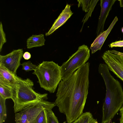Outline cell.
<instances>
[{"instance_id": "obj_30", "label": "cell", "mask_w": 123, "mask_h": 123, "mask_svg": "<svg viewBox=\"0 0 123 123\" xmlns=\"http://www.w3.org/2000/svg\"><path fill=\"white\" fill-rule=\"evenodd\" d=\"M94 119V118H93V119ZM92 119V121H91V123H93V119Z\"/></svg>"}, {"instance_id": "obj_2", "label": "cell", "mask_w": 123, "mask_h": 123, "mask_svg": "<svg viewBox=\"0 0 123 123\" xmlns=\"http://www.w3.org/2000/svg\"><path fill=\"white\" fill-rule=\"evenodd\" d=\"M98 70L106 87L101 123H105L112 120L123 105V90L119 82L111 74L106 64H100Z\"/></svg>"}, {"instance_id": "obj_19", "label": "cell", "mask_w": 123, "mask_h": 123, "mask_svg": "<svg viewBox=\"0 0 123 123\" xmlns=\"http://www.w3.org/2000/svg\"><path fill=\"white\" fill-rule=\"evenodd\" d=\"M21 65L22 67V69L26 72L32 70L34 71L37 67V66L33 64L29 61L23 62Z\"/></svg>"}, {"instance_id": "obj_4", "label": "cell", "mask_w": 123, "mask_h": 123, "mask_svg": "<svg viewBox=\"0 0 123 123\" xmlns=\"http://www.w3.org/2000/svg\"><path fill=\"white\" fill-rule=\"evenodd\" d=\"M32 74L36 76L40 86L50 93L55 92L62 79L60 66L53 61H43Z\"/></svg>"}, {"instance_id": "obj_6", "label": "cell", "mask_w": 123, "mask_h": 123, "mask_svg": "<svg viewBox=\"0 0 123 123\" xmlns=\"http://www.w3.org/2000/svg\"><path fill=\"white\" fill-rule=\"evenodd\" d=\"M51 110L47 106L41 104H36L28 106L15 113L16 123H36L39 114L44 109Z\"/></svg>"}, {"instance_id": "obj_17", "label": "cell", "mask_w": 123, "mask_h": 123, "mask_svg": "<svg viewBox=\"0 0 123 123\" xmlns=\"http://www.w3.org/2000/svg\"><path fill=\"white\" fill-rule=\"evenodd\" d=\"M6 100L0 96V123L5 122L6 118Z\"/></svg>"}, {"instance_id": "obj_28", "label": "cell", "mask_w": 123, "mask_h": 123, "mask_svg": "<svg viewBox=\"0 0 123 123\" xmlns=\"http://www.w3.org/2000/svg\"><path fill=\"white\" fill-rule=\"evenodd\" d=\"M105 123H115L114 122H112V120H111Z\"/></svg>"}, {"instance_id": "obj_13", "label": "cell", "mask_w": 123, "mask_h": 123, "mask_svg": "<svg viewBox=\"0 0 123 123\" xmlns=\"http://www.w3.org/2000/svg\"><path fill=\"white\" fill-rule=\"evenodd\" d=\"M98 0H78V7H82V10L85 12H87L86 15L82 22H83L82 30L83 25L88 20L89 17H91L92 13L93 11Z\"/></svg>"}, {"instance_id": "obj_21", "label": "cell", "mask_w": 123, "mask_h": 123, "mask_svg": "<svg viewBox=\"0 0 123 123\" xmlns=\"http://www.w3.org/2000/svg\"><path fill=\"white\" fill-rule=\"evenodd\" d=\"M0 52H1L3 45L6 42V34L4 31L1 22L0 23Z\"/></svg>"}, {"instance_id": "obj_18", "label": "cell", "mask_w": 123, "mask_h": 123, "mask_svg": "<svg viewBox=\"0 0 123 123\" xmlns=\"http://www.w3.org/2000/svg\"><path fill=\"white\" fill-rule=\"evenodd\" d=\"M36 123H48L47 110L46 108L43 109L38 116Z\"/></svg>"}, {"instance_id": "obj_25", "label": "cell", "mask_w": 123, "mask_h": 123, "mask_svg": "<svg viewBox=\"0 0 123 123\" xmlns=\"http://www.w3.org/2000/svg\"><path fill=\"white\" fill-rule=\"evenodd\" d=\"M110 52L123 56V53L115 50H108Z\"/></svg>"}, {"instance_id": "obj_5", "label": "cell", "mask_w": 123, "mask_h": 123, "mask_svg": "<svg viewBox=\"0 0 123 123\" xmlns=\"http://www.w3.org/2000/svg\"><path fill=\"white\" fill-rule=\"evenodd\" d=\"M90 51L87 46L83 45L80 46L77 50L62 64L60 66L62 80L68 79L76 69L86 64L90 58Z\"/></svg>"}, {"instance_id": "obj_7", "label": "cell", "mask_w": 123, "mask_h": 123, "mask_svg": "<svg viewBox=\"0 0 123 123\" xmlns=\"http://www.w3.org/2000/svg\"><path fill=\"white\" fill-rule=\"evenodd\" d=\"M23 54V49H18L14 50L5 55H0V65L16 75Z\"/></svg>"}, {"instance_id": "obj_11", "label": "cell", "mask_w": 123, "mask_h": 123, "mask_svg": "<svg viewBox=\"0 0 123 123\" xmlns=\"http://www.w3.org/2000/svg\"><path fill=\"white\" fill-rule=\"evenodd\" d=\"M118 20L116 16L113 19L108 29L98 36L90 48L92 54H93L98 50H100L105 41L109 34Z\"/></svg>"}, {"instance_id": "obj_1", "label": "cell", "mask_w": 123, "mask_h": 123, "mask_svg": "<svg viewBox=\"0 0 123 123\" xmlns=\"http://www.w3.org/2000/svg\"><path fill=\"white\" fill-rule=\"evenodd\" d=\"M90 63L76 70L67 80H61L55 103L60 112L66 116L67 123H72L83 113L88 93Z\"/></svg>"}, {"instance_id": "obj_22", "label": "cell", "mask_w": 123, "mask_h": 123, "mask_svg": "<svg viewBox=\"0 0 123 123\" xmlns=\"http://www.w3.org/2000/svg\"><path fill=\"white\" fill-rule=\"evenodd\" d=\"M110 47H123V40L116 41L111 43L109 45Z\"/></svg>"}, {"instance_id": "obj_24", "label": "cell", "mask_w": 123, "mask_h": 123, "mask_svg": "<svg viewBox=\"0 0 123 123\" xmlns=\"http://www.w3.org/2000/svg\"><path fill=\"white\" fill-rule=\"evenodd\" d=\"M121 115L120 119V123H123V105L119 110Z\"/></svg>"}, {"instance_id": "obj_27", "label": "cell", "mask_w": 123, "mask_h": 123, "mask_svg": "<svg viewBox=\"0 0 123 123\" xmlns=\"http://www.w3.org/2000/svg\"><path fill=\"white\" fill-rule=\"evenodd\" d=\"M93 123H98L97 119L94 118L93 120Z\"/></svg>"}, {"instance_id": "obj_23", "label": "cell", "mask_w": 123, "mask_h": 123, "mask_svg": "<svg viewBox=\"0 0 123 123\" xmlns=\"http://www.w3.org/2000/svg\"><path fill=\"white\" fill-rule=\"evenodd\" d=\"M23 57L25 59L28 60L31 58V55L29 52H26L24 53Z\"/></svg>"}, {"instance_id": "obj_29", "label": "cell", "mask_w": 123, "mask_h": 123, "mask_svg": "<svg viewBox=\"0 0 123 123\" xmlns=\"http://www.w3.org/2000/svg\"><path fill=\"white\" fill-rule=\"evenodd\" d=\"M122 31L123 33V27L122 29Z\"/></svg>"}, {"instance_id": "obj_10", "label": "cell", "mask_w": 123, "mask_h": 123, "mask_svg": "<svg viewBox=\"0 0 123 123\" xmlns=\"http://www.w3.org/2000/svg\"><path fill=\"white\" fill-rule=\"evenodd\" d=\"M71 6L67 4L64 9L62 10L58 18L54 22L52 26L45 36L50 35L56 30L64 24L73 13L71 10Z\"/></svg>"}, {"instance_id": "obj_12", "label": "cell", "mask_w": 123, "mask_h": 123, "mask_svg": "<svg viewBox=\"0 0 123 123\" xmlns=\"http://www.w3.org/2000/svg\"><path fill=\"white\" fill-rule=\"evenodd\" d=\"M17 76L0 65V84L11 87L16 83Z\"/></svg>"}, {"instance_id": "obj_26", "label": "cell", "mask_w": 123, "mask_h": 123, "mask_svg": "<svg viewBox=\"0 0 123 123\" xmlns=\"http://www.w3.org/2000/svg\"><path fill=\"white\" fill-rule=\"evenodd\" d=\"M119 1L120 6L121 7H123V0H118Z\"/></svg>"}, {"instance_id": "obj_16", "label": "cell", "mask_w": 123, "mask_h": 123, "mask_svg": "<svg viewBox=\"0 0 123 123\" xmlns=\"http://www.w3.org/2000/svg\"><path fill=\"white\" fill-rule=\"evenodd\" d=\"M0 96L6 99H11L12 95L11 87L0 84Z\"/></svg>"}, {"instance_id": "obj_8", "label": "cell", "mask_w": 123, "mask_h": 123, "mask_svg": "<svg viewBox=\"0 0 123 123\" xmlns=\"http://www.w3.org/2000/svg\"><path fill=\"white\" fill-rule=\"evenodd\" d=\"M102 57L109 70L123 81V56L107 50L104 53Z\"/></svg>"}, {"instance_id": "obj_15", "label": "cell", "mask_w": 123, "mask_h": 123, "mask_svg": "<svg viewBox=\"0 0 123 123\" xmlns=\"http://www.w3.org/2000/svg\"><path fill=\"white\" fill-rule=\"evenodd\" d=\"M93 118L91 113L86 112L84 113L77 119L72 123H90Z\"/></svg>"}, {"instance_id": "obj_9", "label": "cell", "mask_w": 123, "mask_h": 123, "mask_svg": "<svg viewBox=\"0 0 123 123\" xmlns=\"http://www.w3.org/2000/svg\"><path fill=\"white\" fill-rule=\"evenodd\" d=\"M116 0H101L100 6L101 12L99 18L96 33L97 36L104 32V27L106 19L112 6Z\"/></svg>"}, {"instance_id": "obj_14", "label": "cell", "mask_w": 123, "mask_h": 123, "mask_svg": "<svg viewBox=\"0 0 123 123\" xmlns=\"http://www.w3.org/2000/svg\"><path fill=\"white\" fill-rule=\"evenodd\" d=\"M45 41L43 34L33 35L27 39V48L30 49L34 47L43 46L45 45Z\"/></svg>"}, {"instance_id": "obj_3", "label": "cell", "mask_w": 123, "mask_h": 123, "mask_svg": "<svg viewBox=\"0 0 123 123\" xmlns=\"http://www.w3.org/2000/svg\"><path fill=\"white\" fill-rule=\"evenodd\" d=\"M34 83L29 78L23 79L17 76L15 84L11 87L14 103V111L17 113L28 106L41 104L51 108L56 106L55 103L47 100V93L41 94L36 92L33 89Z\"/></svg>"}, {"instance_id": "obj_20", "label": "cell", "mask_w": 123, "mask_h": 123, "mask_svg": "<svg viewBox=\"0 0 123 123\" xmlns=\"http://www.w3.org/2000/svg\"><path fill=\"white\" fill-rule=\"evenodd\" d=\"M48 123H59L57 117L52 110H47Z\"/></svg>"}]
</instances>
